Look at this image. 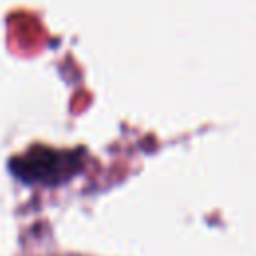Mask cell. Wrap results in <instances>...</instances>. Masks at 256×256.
Returning a JSON list of instances; mask_svg holds the SVG:
<instances>
[{
  "mask_svg": "<svg viewBox=\"0 0 256 256\" xmlns=\"http://www.w3.org/2000/svg\"><path fill=\"white\" fill-rule=\"evenodd\" d=\"M84 166L80 150H54L36 146L10 160V170L26 184L58 186L76 176Z\"/></svg>",
  "mask_w": 256,
  "mask_h": 256,
  "instance_id": "cell-1",
  "label": "cell"
}]
</instances>
